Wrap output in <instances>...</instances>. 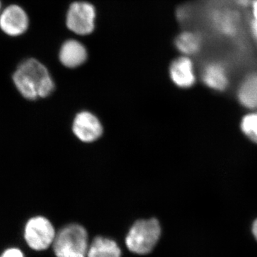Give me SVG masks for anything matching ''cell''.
Wrapping results in <instances>:
<instances>
[{
	"label": "cell",
	"mask_w": 257,
	"mask_h": 257,
	"mask_svg": "<svg viewBox=\"0 0 257 257\" xmlns=\"http://www.w3.org/2000/svg\"><path fill=\"white\" fill-rule=\"evenodd\" d=\"M13 79L19 92L28 100L46 98L55 90V82L48 69L35 59L22 62L13 74Z\"/></svg>",
	"instance_id": "cell-1"
},
{
	"label": "cell",
	"mask_w": 257,
	"mask_h": 257,
	"mask_svg": "<svg viewBox=\"0 0 257 257\" xmlns=\"http://www.w3.org/2000/svg\"><path fill=\"white\" fill-rule=\"evenodd\" d=\"M162 229L155 218L137 221L128 230L125 239L131 252L144 255L151 252L160 240Z\"/></svg>",
	"instance_id": "cell-2"
},
{
	"label": "cell",
	"mask_w": 257,
	"mask_h": 257,
	"mask_svg": "<svg viewBox=\"0 0 257 257\" xmlns=\"http://www.w3.org/2000/svg\"><path fill=\"white\" fill-rule=\"evenodd\" d=\"M89 246L87 231L77 224L61 229L53 243L56 257H87Z\"/></svg>",
	"instance_id": "cell-3"
},
{
	"label": "cell",
	"mask_w": 257,
	"mask_h": 257,
	"mask_svg": "<svg viewBox=\"0 0 257 257\" xmlns=\"http://www.w3.org/2000/svg\"><path fill=\"white\" fill-rule=\"evenodd\" d=\"M56 235L53 225L44 216L31 218L25 226V241L30 248L36 251L50 247L53 244Z\"/></svg>",
	"instance_id": "cell-4"
},
{
	"label": "cell",
	"mask_w": 257,
	"mask_h": 257,
	"mask_svg": "<svg viewBox=\"0 0 257 257\" xmlns=\"http://www.w3.org/2000/svg\"><path fill=\"white\" fill-rule=\"evenodd\" d=\"M96 10L87 2H74L69 6L66 25L69 30L79 35H90L95 28Z\"/></svg>",
	"instance_id": "cell-5"
},
{
	"label": "cell",
	"mask_w": 257,
	"mask_h": 257,
	"mask_svg": "<svg viewBox=\"0 0 257 257\" xmlns=\"http://www.w3.org/2000/svg\"><path fill=\"white\" fill-rule=\"evenodd\" d=\"M103 131L100 120L90 111H80L74 117L72 132L82 143H94L101 138Z\"/></svg>",
	"instance_id": "cell-6"
},
{
	"label": "cell",
	"mask_w": 257,
	"mask_h": 257,
	"mask_svg": "<svg viewBox=\"0 0 257 257\" xmlns=\"http://www.w3.org/2000/svg\"><path fill=\"white\" fill-rule=\"evenodd\" d=\"M28 15L18 5H10L0 14V29L10 36L23 35L28 30Z\"/></svg>",
	"instance_id": "cell-7"
},
{
	"label": "cell",
	"mask_w": 257,
	"mask_h": 257,
	"mask_svg": "<svg viewBox=\"0 0 257 257\" xmlns=\"http://www.w3.org/2000/svg\"><path fill=\"white\" fill-rule=\"evenodd\" d=\"M169 72L171 80L179 88L187 89L196 82L194 63L190 57L182 55L172 61Z\"/></svg>",
	"instance_id": "cell-8"
},
{
	"label": "cell",
	"mask_w": 257,
	"mask_h": 257,
	"mask_svg": "<svg viewBox=\"0 0 257 257\" xmlns=\"http://www.w3.org/2000/svg\"><path fill=\"white\" fill-rule=\"evenodd\" d=\"M87 51L80 42L68 40L64 42L60 50V62L67 68H77L86 62Z\"/></svg>",
	"instance_id": "cell-9"
},
{
	"label": "cell",
	"mask_w": 257,
	"mask_h": 257,
	"mask_svg": "<svg viewBox=\"0 0 257 257\" xmlns=\"http://www.w3.org/2000/svg\"><path fill=\"white\" fill-rule=\"evenodd\" d=\"M202 78L204 84L214 90H224L229 84L226 67L222 63L216 61L209 62L204 66Z\"/></svg>",
	"instance_id": "cell-10"
},
{
	"label": "cell",
	"mask_w": 257,
	"mask_h": 257,
	"mask_svg": "<svg viewBox=\"0 0 257 257\" xmlns=\"http://www.w3.org/2000/svg\"><path fill=\"white\" fill-rule=\"evenodd\" d=\"M211 17L214 26L221 35L234 37L239 31V18L233 10H217Z\"/></svg>",
	"instance_id": "cell-11"
},
{
	"label": "cell",
	"mask_w": 257,
	"mask_h": 257,
	"mask_svg": "<svg viewBox=\"0 0 257 257\" xmlns=\"http://www.w3.org/2000/svg\"><path fill=\"white\" fill-rule=\"evenodd\" d=\"M176 48L182 55L191 57L197 55L202 50L203 39L197 32L186 30L181 32L175 39Z\"/></svg>",
	"instance_id": "cell-12"
},
{
	"label": "cell",
	"mask_w": 257,
	"mask_h": 257,
	"mask_svg": "<svg viewBox=\"0 0 257 257\" xmlns=\"http://www.w3.org/2000/svg\"><path fill=\"white\" fill-rule=\"evenodd\" d=\"M121 251L114 240L98 236L89 246L87 257H121Z\"/></svg>",
	"instance_id": "cell-13"
},
{
	"label": "cell",
	"mask_w": 257,
	"mask_h": 257,
	"mask_svg": "<svg viewBox=\"0 0 257 257\" xmlns=\"http://www.w3.org/2000/svg\"><path fill=\"white\" fill-rule=\"evenodd\" d=\"M240 103L249 109L257 108V73L248 74L238 90Z\"/></svg>",
	"instance_id": "cell-14"
},
{
	"label": "cell",
	"mask_w": 257,
	"mask_h": 257,
	"mask_svg": "<svg viewBox=\"0 0 257 257\" xmlns=\"http://www.w3.org/2000/svg\"><path fill=\"white\" fill-rule=\"evenodd\" d=\"M241 128L247 138L257 143V113L244 116L241 119Z\"/></svg>",
	"instance_id": "cell-15"
},
{
	"label": "cell",
	"mask_w": 257,
	"mask_h": 257,
	"mask_svg": "<svg viewBox=\"0 0 257 257\" xmlns=\"http://www.w3.org/2000/svg\"><path fill=\"white\" fill-rule=\"evenodd\" d=\"M0 257H25L21 250L18 248H10L5 250Z\"/></svg>",
	"instance_id": "cell-16"
},
{
	"label": "cell",
	"mask_w": 257,
	"mask_h": 257,
	"mask_svg": "<svg viewBox=\"0 0 257 257\" xmlns=\"http://www.w3.org/2000/svg\"><path fill=\"white\" fill-rule=\"evenodd\" d=\"M250 34L253 40L257 42V21L251 19L248 25Z\"/></svg>",
	"instance_id": "cell-17"
},
{
	"label": "cell",
	"mask_w": 257,
	"mask_h": 257,
	"mask_svg": "<svg viewBox=\"0 0 257 257\" xmlns=\"http://www.w3.org/2000/svg\"><path fill=\"white\" fill-rule=\"evenodd\" d=\"M189 10L188 8L183 7L178 10V18L182 21L188 19Z\"/></svg>",
	"instance_id": "cell-18"
},
{
	"label": "cell",
	"mask_w": 257,
	"mask_h": 257,
	"mask_svg": "<svg viewBox=\"0 0 257 257\" xmlns=\"http://www.w3.org/2000/svg\"><path fill=\"white\" fill-rule=\"evenodd\" d=\"M251 19L257 21V0H251Z\"/></svg>",
	"instance_id": "cell-19"
},
{
	"label": "cell",
	"mask_w": 257,
	"mask_h": 257,
	"mask_svg": "<svg viewBox=\"0 0 257 257\" xmlns=\"http://www.w3.org/2000/svg\"><path fill=\"white\" fill-rule=\"evenodd\" d=\"M251 233H252L253 238L257 241V218L254 219L251 224Z\"/></svg>",
	"instance_id": "cell-20"
},
{
	"label": "cell",
	"mask_w": 257,
	"mask_h": 257,
	"mask_svg": "<svg viewBox=\"0 0 257 257\" xmlns=\"http://www.w3.org/2000/svg\"><path fill=\"white\" fill-rule=\"evenodd\" d=\"M238 3L239 5H243V6H247L248 5H250L251 0H237Z\"/></svg>",
	"instance_id": "cell-21"
},
{
	"label": "cell",
	"mask_w": 257,
	"mask_h": 257,
	"mask_svg": "<svg viewBox=\"0 0 257 257\" xmlns=\"http://www.w3.org/2000/svg\"><path fill=\"white\" fill-rule=\"evenodd\" d=\"M0 9H1V1H0Z\"/></svg>",
	"instance_id": "cell-22"
}]
</instances>
